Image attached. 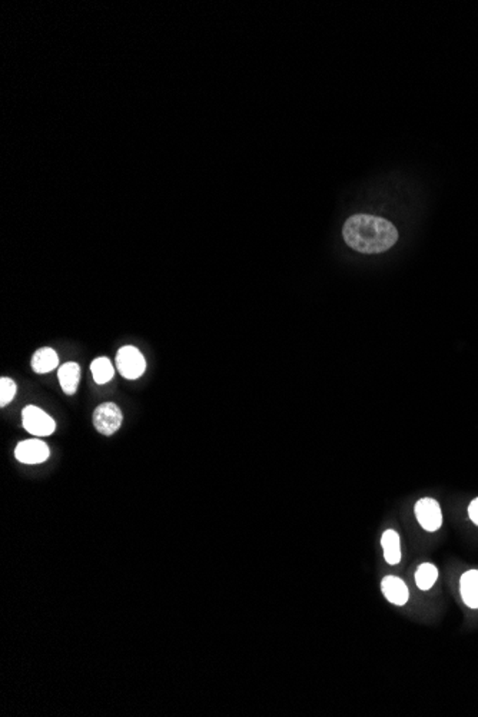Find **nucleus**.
Returning a JSON list of instances; mask_svg holds the SVG:
<instances>
[{"mask_svg":"<svg viewBox=\"0 0 478 717\" xmlns=\"http://www.w3.org/2000/svg\"><path fill=\"white\" fill-rule=\"evenodd\" d=\"M343 236L350 248L371 255L391 250L398 241V231L384 218L357 214L344 223Z\"/></svg>","mask_w":478,"mask_h":717,"instance_id":"nucleus-1","label":"nucleus"},{"mask_svg":"<svg viewBox=\"0 0 478 717\" xmlns=\"http://www.w3.org/2000/svg\"><path fill=\"white\" fill-rule=\"evenodd\" d=\"M22 424L26 431L35 437H47L56 429L55 419L35 405H27L22 411Z\"/></svg>","mask_w":478,"mask_h":717,"instance_id":"nucleus-2","label":"nucleus"},{"mask_svg":"<svg viewBox=\"0 0 478 717\" xmlns=\"http://www.w3.org/2000/svg\"><path fill=\"white\" fill-rule=\"evenodd\" d=\"M116 367L123 378L137 379L139 376L143 375V372H145L147 361L137 348L128 345L118 351Z\"/></svg>","mask_w":478,"mask_h":717,"instance_id":"nucleus-3","label":"nucleus"},{"mask_svg":"<svg viewBox=\"0 0 478 717\" xmlns=\"http://www.w3.org/2000/svg\"><path fill=\"white\" fill-rule=\"evenodd\" d=\"M123 415L121 408L114 403L101 404L93 412V425L98 433L104 436H114L121 428Z\"/></svg>","mask_w":478,"mask_h":717,"instance_id":"nucleus-4","label":"nucleus"},{"mask_svg":"<svg viewBox=\"0 0 478 717\" xmlns=\"http://www.w3.org/2000/svg\"><path fill=\"white\" fill-rule=\"evenodd\" d=\"M415 515L421 527L427 532H437L443 524L440 504L433 498H421L415 504Z\"/></svg>","mask_w":478,"mask_h":717,"instance_id":"nucleus-5","label":"nucleus"},{"mask_svg":"<svg viewBox=\"0 0 478 717\" xmlns=\"http://www.w3.org/2000/svg\"><path fill=\"white\" fill-rule=\"evenodd\" d=\"M51 451L42 440H25L15 448V457L23 464H40L49 458Z\"/></svg>","mask_w":478,"mask_h":717,"instance_id":"nucleus-6","label":"nucleus"},{"mask_svg":"<svg viewBox=\"0 0 478 717\" xmlns=\"http://www.w3.org/2000/svg\"><path fill=\"white\" fill-rule=\"evenodd\" d=\"M381 589H382V593H384V596L387 597V600L393 604L404 606L408 601V597H410L408 587L398 577H394V576L384 577L381 582Z\"/></svg>","mask_w":478,"mask_h":717,"instance_id":"nucleus-7","label":"nucleus"},{"mask_svg":"<svg viewBox=\"0 0 478 717\" xmlns=\"http://www.w3.org/2000/svg\"><path fill=\"white\" fill-rule=\"evenodd\" d=\"M464 603L471 608H478V570L464 572L460 582Z\"/></svg>","mask_w":478,"mask_h":717,"instance_id":"nucleus-8","label":"nucleus"},{"mask_svg":"<svg viewBox=\"0 0 478 717\" xmlns=\"http://www.w3.org/2000/svg\"><path fill=\"white\" fill-rule=\"evenodd\" d=\"M59 364V357L52 348H40L37 350L30 361V365L36 374H47L54 371Z\"/></svg>","mask_w":478,"mask_h":717,"instance_id":"nucleus-9","label":"nucleus"},{"mask_svg":"<svg viewBox=\"0 0 478 717\" xmlns=\"http://www.w3.org/2000/svg\"><path fill=\"white\" fill-rule=\"evenodd\" d=\"M58 378L63 393L73 396L80 381V367L76 362H66L59 368Z\"/></svg>","mask_w":478,"mask_h":717,"instance_id":"nucleus-10","label":"nucleus"},{"mask_svg":"<svg viewBox=\"0 0 478 717\" xmlns=\"http://www.w3.org/2000/svg\"><path fill=\"white\" fill-rule=\"evenodd\" d=\"M381 546H382V549H384V557H386L387 563H390L391 565H396L401 561L400 536L396 532L387 530L384 534H382Z\"/></svg>","mask_w":478,"mask_h":717,"instance_id":"nucleus-11","label":"nucleus"},{"mask_svg":"<svg viewBox=\"0 0 478 717\" xmlns=\"http://www.w3.org/2000/svg\"><path fill=\"white\" fill-rule=\"evenodd\" d=\"M90 371L97 384H106V382H109L115 375L114 365L111 360L106 357H99L97 360H93L90 364Z\"/></svg>","mask_w":478,"mask_h":717,"instance_id":"nucleus-12","label":"nucleus"},{"mask_svg":"<svg viewBox=\"0 0 478 717\" xmlns=\"http://www.w3.org/2000/svg\"><path fill=\"white\" fill-rule=\"evenodd\" d=\"M437 577H439L437 567L434 564L424 563L418 567V570L415 572V583H417L418 589L429 590L436 584Z\"/></svg>","mask_w":478,"mask_h":717,"instance_id":"nucleus-13","label":"nucleus"},{"mask_svg":"<svg viewBox=\"0 0 478 717\" xmlns=\"http://www.w3.org/2000/svg\"><path fill=\"white\" fill-rule=\"evenodd\" d=\"M16 396V384L11 378L0 379V407H6Z\"/></svg>","mask_w":478,"mask_h":717,"instance_id":"nucleus-14","label":"nucleus"},{"mask_svg":"<svg viewBox=\"0 0 478 717\" xmlns=\"http://www.w3.org/2000/svg\"><path fill=\"white\" fill-rule=\"evenodd\" d=\"M468 515L474 524L478 525V497L474 498L468 507Z\"/></svg>","mask_w":478,"mask_h":717,"instance_id":"nucleus-15","label":"nucleus"}]
</instances>
